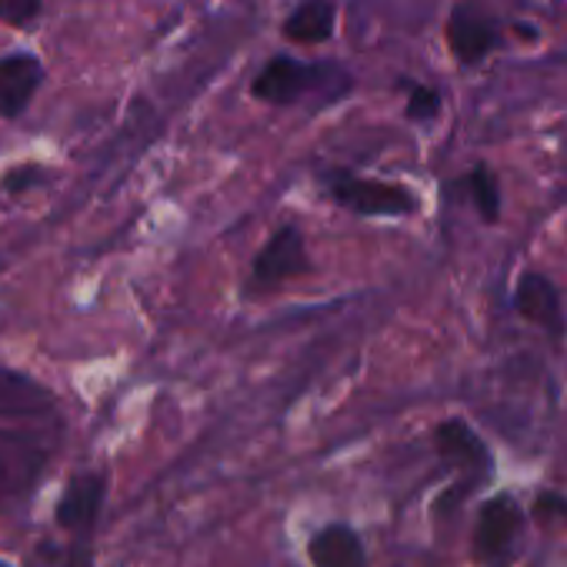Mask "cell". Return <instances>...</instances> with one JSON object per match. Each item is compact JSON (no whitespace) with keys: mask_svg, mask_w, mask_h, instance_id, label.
<instances>
[{"mask_svg":"<svg viewBox=\"0 0 567 567\" xmlns=\"http://www.w3.org/2000/svg\"><path fill=\"white\" fill-rule=\"evenodd\" d=\"M61 427L18 424L0 427V517H18L31 507L54 461V434Z\"/></svg>","mask_w":567,"mask_h":567,"instance_id":"6da1fadb","label":"cell"},{"mask_svg":"<svg viewBox=\"0 0 567 567\" xmlns=\"http://www.w3.org/2000/svg\"><path fill=\"white\" fill-rule=\"evenodd\" d=\"M351 87H354V81L341 68H331V64H305L298 58L277 54V58H270L260 68V74L250 84V94L260 104H270V107H295V104L311 101V97H321L324 104L328 101H338Z\"/></svg>","mask_w":567,"mask_h":567,"instance_id":"7a4b0ae2","label":"cell"},{"mask_svg":"<svg viewBox=\"0 0 567 567\" xmlns=\"http://www.w3.org/2000/svg\"><path fill=\"white\" fill-rule=\"evenodd\" d=\"M328 197L358 217H411L421 207L414 187L381 177H361L351 171H324Z\"/></svg>","mask_w":567,"mask_h":567,"instance_id":"3957f363","label":"cell"},{"mask_svg":"<svg viewBox=\"0 0 567 567\" xmlns=\"http://www.w3.org/2000/svg\"><path fill=\"white\" fill-rule=\"evenodd\" d=\"M524 517L511 494H497L481 507L474 527V560L481 567H511L517 557Z\"/></svg>","mask_w":567,"mask_h":567,"instance_id":"277c9868","label":"cell"},{"mask_svg":"<svg viewBox=\"0 0 567 567\" xmlns=\"http://www.w3.org/2000/svg\"><path fill=\"white\" fill-rule=\"evenodd\" d=\"M0 421L61 427L58 394L18 368H0Z\"/></svg>","mask_w":567,"mask_h":567,"instance_id":"5b68a950","label":"cell"},{"mask_svg":"<svg viewBox=\"0 0 567 567\" xmlns=\"http://www.w3.org/2000/svg\"><path fill=\"white\" fill-rule=\"evenodd\" d=\"M311 270V257H308V244L298 224H284L277 227L267 244L260 247V254L250 264V288L257 291H274L280 284H288L301 274Z\"/></svg>","mask_w":567,"mask_h":567,"instance_id":"8992f818","label":"cell"},{"mask_svg":"<svg viewBox=\"0 0 567 567\" xmlns=\"http://www.w3.org/2000/svg\"><path fill=\"white\" fill-rule=\"evenodd\" d=\"M107 501V474L81 471L68 481L64 494L54 507V524L71 534V540H94L101 511Z\"/></svg>","mask_w":567,"mask_h":567,"instance_id":"52a82bcc","label":"cell"},{"mask_svg":"<svg viewBox=\"0 0 567 567\" xmlns=\"http://www.w3.org/2000/svg\"><path fill=\"white\" fill-rule=\"evenodd\" d=\"M514 311L540 328L554 344L564 341L567 334V318H564V301H560V291H557V284L540 274V270H524L514 284Z\"/></svg>","mask_w":567,"mask_h":567,"instance_id":"ba28073f","label":"cell"},{"mask_svg":"<svg viewBox=\"0 0 567 567\" xmlns=\"http://www.w3.org/2000/svg\"><path fill=\"white\" fill-rule=\"evenodd\" d=\"M504 44L501 24L477 4H457L447 18V48L457 64H484Z\"/></svg>","mask_w":567,"mask_h":567,"instance_id":"9c48e42d","label":"cell"},{"mask_svg":"<svg viewBox=\"0 0 567 567\" xmlns=\"http://www.w3.org/2000/svg\"><path fill=\"white\" fill-rule=\"evenodd\" d=\"M48 81V68L31 51H11L0 54V117L18 121L28 114L34 97L41 94Z\"/></svg>","mask_w":567,"mask_h":567,"instance_id":"30bf717a","label":"cell"},{"mask_svg":"<svg viewBox=\"0 0 567 567\" xmlns=\"http://www.w3.org/2000/svg\"><path fill=\"white\" fill-rule=\"evenodd\" d=\"M334 24H338V0H305V4H298L288 14L280 34L291 44L318 48L334 38Z\"/></svg>","mask_w":567,"mask_h":567,"instance_id":"8fae6325","label":"cell"},{"mask_svg":"<svg viewBox=\"0 0 567 567\" xmlns=\"http://www.w3.org/2000/svg\"><path fill=\"white\" fill-rule=\"evenodd\" d=\"M308 554H311L315 567H368L361 537L344 524H331V527L318 530L311 537Z\"/></svg>","mask_w":567,"mask_h":567,"instance_id":"7c38bea8","label":"cell"},{"mask_svg":"<svg viewBox=\"0 0 567 567\" xmlns=\"http://www.w3.org/2000/svg\"><path fill=\"white\" fill-rule=\"evenodd\" d=\"M434 441H437L441 457H447V461L457 464L461 471H484V467H487V447H484V441L471 431L467 421H461V417L444 421V424L434 431Z\"/></svg>","mask_w":567,"mask_h":567,"instance_id":"4fadbf2b","label":"cell"},{"mask_svg":"<svg viewBox=\"0 0 567 567\" xmlns=\"http://www.w3.org/2000/svg\"><path fill=\"white\" fill-rule=\"evenodd\" d=\"M461 187L471 197V204H474V210H477V217L484 224H497L501 220V184H497V177H494V171L487 164H477L461 181Z\"/></svg>","mask_w":567,"mask_h":567,"instance_id":"5bb4252c","label":"cell"},{"mask_svg":"<svg viewBox=\"0 0 567 567\" xmlns=\"http://www.w3.org/2000/svg\"><path fill=\"white\" fill-rule=\"evenodd\" d=\"M401 91L408 94L404 114L414 124H427L441 114V91L431 84H417V81H401Z\"/></svg>","mask_w":567,"mask_h":567,"instance_id":"9a60e30c","label":"cell"},{"mask_svg":"<svg viewBox=\"0 0 567 567\" xmlns=\"http://www.w3.org/2000/svg\"><path fill=\"white\" fill-rule=\"evenodd\" d=\"M41 557H48L51 567H94V540H71L68 547L44 540Z\"/></svg>","mask_w":567,"mask_h":567,"instance_id":"2e32d148","label":"cell"},{"mask_svg":"<svg viewBox=\"0 0 567 567\" xmlns=\"http://www.w3.org/2000/svg\"><path fill=\"white\" fill-rule=\"evenodd\" d=\"M44 14V0H0V24L31 28Z\"/></svg>","mask_w":567,"mask_h":567,"instance_id":"e0dca14e","label":"cell"},{"mask_svg":"<svg viewBox=\"0 0 567 567\" xmlns=\"http://www.w3.org/2000/svg\"><path fill=\"white\" fill-rule=\"evenodd\" d=\"M48 174L38 167V164H24V167H18V171H11L8 177H4V190H11V194H24V190H31L34 184H41Z\"/></svg>","mask_w":567,"mask_h":567,"instance_id":"ac0fdd59","label":"cell"},{"mask_svg":"<svg viewBox=\"0 0 567 567\" xmlns=\"http://www.w3.org/2000/svg\"><path fill=\"white\" fill-rule=\"evenodd\" d=\"M0 567H11V564H8V560H0Z\"/></svg>","mask_w":567,"mask_h":567,"instance_id":"d6986e66","label":"cell"}]
</instances>
